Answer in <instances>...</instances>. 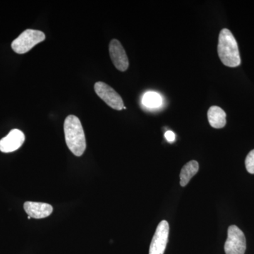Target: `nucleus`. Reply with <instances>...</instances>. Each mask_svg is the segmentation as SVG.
Masks as SVG:
<instances>
[{
    "label": "nucleus",
    "instance_id": "f257e3e1",
    "mask_svg": "<svg viewBox=\"0 0 254 254\" xmlns=\"http://www.w3.org/2000/svg\"><path fill=\"white\" fill-rule=\"evenodd\" d=\"M64 131L68 149L76 156H81L86 150V142L79 119L75 115H68L65 119Z\"/></svg>",
    "mask_w": 254,
    "mask_h": 254
},
{
    "label": "nucleus",
    "instance_id": "f03ea898",
    "mask_svg": "<svg viewBox=\"0 0 254 254\" xmlns=\"http://www.w3.org/2000/svg\"><path fill=\"white\" fill-rule=\"evenodd\" d=\"M218 53L219 58L225 66H240L241 58L238 45L232 32L227 28H223L219 35Z\"/></svg>",
    "mask_w": 254,
    "mask_h": 254
},
{
    "label": "nucleus",
    "instance_id": "7ed1b4c3",
    "mask_svg": "<svg viewBox=\"0 0 254 254\" xmlns=\"http://www.w3.org/2000/svg\"><path fill=\"white\" fill-rule=\"evenodd\" d=\"M45 40L46 35L43 32L38 30L27 29L12 42L11 48L17 54H25Z\"/></svg>",
    "mask_w": 254,
    "mask_h": 254
},
{
    "label": "nucleus",
    "instance_id": "20e7f679",
    "mask_svg": "<svg viewBox=\"0 0 254 254\" xmlns=\"http://www.w3.org/2000/svg\"><path fill=\"white\" fill-rule=\"evenodd\" d=\"M247 248L245 234L236 225L229 227L225 244L226 254H245Z\"/></svg>",
    "mask_w": 254,
    "mask_h": 254
},
{
    "label": "nucleus",
    "instance_id": "39448f33",
    "mask_svg": "<svg viewBox=\"0 0 254 254\" xmlns=\"http://www.w3.org/2000/svg\"><path fill=\"white\" fill-rule=\"evenodd\" d=\"M94 89L97 95L110 108L116 110H122L125 108L122 97L109 85L98 81L95 83Z\"/></svg>",
    "mask_w": 254,
    "mask_h": 254
},
{
    "label": "nucleus",
    "instance_id": "423d86ee",
    "mask_svg": "<svg viewBox=\"0 0 254 254\" xmlns=\"http://www.w3.org/2000/svg\"><path fill=\"white\" fill-rule=\"evenodd\" d=\"M169 224L163 220L158 224L150 246L149 254H164L169 237Z\"/></svg>",
    "mask_w": 254,
    "mask_h": 254
},
{
    "label": "nucleus",
    "instance_id": "0eeeda50",
    "mask_svg": "<svg viewBox=\"0 0 254 254\" xmlns=\"http://www.w3.org/2000/svg\"><path fill=\"white\" fill-rule=\"evenodd\" d=\"M109 52L110 58L115 67L120 71H127L129 63L126 52L121 43L116 39L112 40L110 43Z\"/></svg>",
    "mask_w": 254,
    "mask_h": 254
},
{
    "label": "nucleus",
    "instance_id": "6e6552de",
    "mask_svg": "<svg viewBox=\"0 0 254 254\" xmlns=\"http://www.w3.org/2000/svg\"><path fill=\"white\" fill-rule=\"evenodd\" d=\"M24 141V133L21 130L14 128L0 140V151L5 153L14 152L21 148Z\"/></svg>",
    "mask_w": 254,
    "mask_h": 254
},
{
    "label": "nucleus",
    "instance_id": "1a4fd4ad",
    "mask_svg": "<svg viewBox=\"0 0 254 254\" xmlns=\"http://www.w3.org/2000/svg\"><path fill=\"white\" fill-rule=\"evenodd\" d=\"M23 208L28 216L35 219H42L50 216L53 211L51 205L41 202L26 201Z\"/></svg>",
    "mask_w": 254,
    "mask_h": 254
},
{
    "label": "nucleus",
    "instance_id": "9d476101",
    "mask_svg": "<svg viewBox=\"0 0 254 254\" xmlns=\"http://www.w3.org/2000/svg\"><path fill=\"white\" fill-rule=\"evenodd\" d=\"M226 113L218 106H212L208 111V119L210 126L222 128L226 125Z\"/></svg>",
    "mask_w": 254,
    "mask_h": 254
},
{
    "label": "nucleus",
    "instance_id": "9b49d317",
    "mask_svg": "<svg viewBox=\"0 0 254 254\" xmlns=\"http://www.w3.org/2000/svg\"><path fill=\"white\" fill-rule=\"evenodd\" d=\"M199 170V165L198 162L195 160L187 163L185 166L182 168L181 173H180V185L182 187H186L190 182L195 174L198 173Z\"/></svg>",
    "mask_w": 254,
    "mask_h": 254
},
{
    "label": "nucleus",
    "instance_id": "f8f14e48",
    "mask_svg": "<svg viewBox=\"0 0 254 254\" xmlns=\"http://www.w3.org/2000/svg\"><path fill=\"white\" fill-rule=\"evenodd\" d=\"M161 96L155 92H148L143 95L142 103L150 108H158L162 104Z\"/></svg>",
    "mask_w": 254,
    "mask_h": 254
},
{
    "label": "nucleus",
    "instance_id": "ddd939ff",
    "mask_svg": "<svg viewBox=\"0 0 254 254\" xmlns=\"http://www.w3.org/2000/svg\"><path fill=\"white\" fill-rule=\"evenodd\" d=\"M245 165L249 173L254 174V149L247 155L245 160Z\"/></svg>",
    "mask_w": 254,
    "mask_h": 254
},
{
    "label": "nucleus",
    "instance_id": "4468645a",
    "mask_svg": "<svg viewBox=\"0 0 254 254\" xmlns=\"http://www.w3.org/2000/svg\"><path fill=\"white\" fill-rule=\"evenodd\" d=\"M165 137L167 141L169 142H174L175 140V134L173 131H168L165 132Z\"/></svg>",
    "mask_w": 254,
    "mask_h": 254
}]
</instances>
